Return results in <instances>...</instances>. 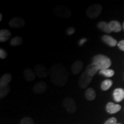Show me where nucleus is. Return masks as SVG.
<instances>
[{"mask_svg": "<svg viewBox=\"0 0 124 124\" xmlns=\"http://www.w3.org/2000/svg\"><path fill=\"white\" fill-rule=\"evenodd\" d=\"M48 75L52 82L59 87L64 86L68 82L69 78L67 69L60 63H55L51 67Z\"/></svg>", "mask_w": 124, "mask_h": 124, "instance_id": "nucleus-1", "label": "nucleus"}, {"mask_svg": "<svg viewBox=\"0 0 124 124\" xmlns=\"http://www.w3.org/2000/svg\"><path fill=\"white\" fill-rule=\"evenodd\" d=\"M91 63L95 64L100 71L109 69L111 65V61L110 58L106 56L101 54L94 56L92 59Z\"/></svg>", "mask_w": 124, "mask_h": 124, "instance_id": "nucleus-2", "label": "nucleus"}, {"mask_svg": "<svg viewBox=\"0 0 124 124\" xmlns=\"http://www.w3.org/2000/svg\"><path fill=\"white\" fill-rule=\"evenodd\" d=\"M53 13L57 17L62 18H69L72 15L71 10L67 7L63 5L56 6L53 9Z\"/></svg>", "mask_w": 124, "mask_h": 124, "instance_id": "nucleus-3", "label": "nucleus"}, {"mask_svg": "<svg viewBox=\"0 0 124 124\" xmlns=\"http://www.w3.org/2000/svg\"><path fill=\"white\" fill-rule=\"evenodd\" d=\"M102 7L100 4H94L90 5L87 9L86 14L87 17L90 18H97L101 13Z\"/></svg>", "mask_w": 124, "mask_h": 124, "instance_id": "nucleus-4", "label": "nucleus"}, {"mask_svg": "<svg viewBox=\"0 0 124 124\" xmlns=\"http://www.w3.org/2000/svg\"><path fill=\"white\" fill-rule=\"evenodd\" d=\"M63 105L65 109L69 113H74L77 110V105L73 98L67 97L64 99L63 101Z\"/></svg>", "mask_w": 124, "mask_h": 124, "instance_id": "nucleus-5", "label": "nucleus"}, {"mask_svg": "<svg viewBox=\"0 0 124 124\" xmlns=\"http://www.w3.org/2000/svg\"><path fill=\"white\" fill-rule=\"evenodd\" d=\"M93 78L87 73L86 71L82 72L79 79V86L81 89H85L92 81Z\"/></svg>", "mask_w": 124, "mask_h": 124, "instance_id": "nucleus-6", "label": "nucleus"}, {"mask_svg": "<svg viewBox=\"0 0 124 124\" xmlns=\"http://www.w3.org/2000/svg\"><path fill=\"white\" fill-rule=\"evenodd\" d=\"M25 22L23 18L20 17H15L9 21V27L13 28H21L24 27Z\"/></svg>", "mask_w": 124, "mask_h": 124, "instance_id": "nucleus-7", "label": "nucleus"}, {"mask_svg": "<svg viewBox=\"0 0 124 124\" xmlns=\"http://www.w3.org/2000/svg\"><path fill=\"white\" fill-rule=\"evenodd\" d=\"M35 72L36 76L41 79L46 78L48 74V71L46 68L41 64H37L35 66Z\"/></svg>", "mask_w": 124, "mask_h": 124, "instance_id": "nucleus-8", "label": "nucleus"}, {"mask_svg": "<svg viewBox=\"0 0 124 124\" xmlns=\"http://www.w3.org/2000/svg\"><path fill=\"white\" fill-rule=\"evenodd\" d=\"M47 89V85L45 82H39L33 87V92L37 94H41L44 93Z\"/></svg>", "mask_w": 124, "mask_h": 124, "instance_id": "nucleus-9", "label": "nucleus"}, {"mask_svg": "<svg viewBox=\"0 0 124 124\" xmlns=\"http://www.w3.org/2000/svg\"><path fill=\"white\" fill-rule=\"evenodd\" d=\"M83 67V63L80 60H77L74 62L71 66V71L74 75H77L79 74Z\"/></svg>", "mask_w": 124, "mask_h": 124, "instance_id": "nucleus-10", "label": "nucleus"}, {"mask_svg": "<svg viewBox=\"0 0 124 124\" xmlns=\"http://www.w3.org/2000/svg\"><path fill=\"white\" fill-rule=\"evenodd\" d=\"M121 108V106L118 104H115L113 102H108L106 105V109L107 112L109 114H115L118 112Z\"/></svg>", "mask_w": 124, "mask_h": 124, "instance_id": "nucleus-11", "label": "nucleus"}, {"mask_svg": "<svg viewBox=\"0 0 124 124\" xmlns=\"http://www.w3.org/2000/svg\"><path fill=\"white\" fill-rule=\"evenodd\" d=\"M113 97L116 102H121L124 99V89L118 88L114 90L113 92Z\"/></svg>", "mask_w": 124, "mask_h": 124, "instance_id": "nucleus-12", "label": "nucleus"}, {"mask_svg": "<svg viewBox=\"0 0 124 124\" xmlns=\"http://www.w3.org/2000/svg\"><path fill=\"white\" fill-rule=\"evenodd\" d=\"M24 76L25 79L27 82H32L35 79L36 75L35 71H33L29 68H27L24 70Z\"/></svg>", "mask_w": 124, "mask_h": 124, "instance_id": "nucleus-13", "label": "nucleus"}, {"mask_svg": "<svg viewBox=\"0 0 124 124\" xmlns=\"http://www.w3.org/2000/svg\"><path fill=\"white\" fill-rule=\"evenodd\" d=\"M12 76L11 74L7 73L3 75L0 79V87L8 86V85L11 82Z\"/></svg>", "mask_w": 124, "mask_h": 124, "instance_id": "nucleus-14", "label": "nucleus"}, {"mask_svg": "<svg viewBox=\"0 0 124 124\" xmlns=\"http://www.w3.org/2000/svg\"><path fill=\"white\" fill-rule=\"evenodd\" d=\"M102 40L110 46H115L118 44L117 40L109 35H103L102 37Z\"/></svg>", "mask_w": 124, "mask_h": 124, "instance_id": "nucleus-15", "label": "nucleus"}, {"mask_svg": "<svg viewBox=\"0 0 124 124\" xmlns=\"http://www.w3.org/2000/svg\"><path fill=\"white\" fill-rule=\"evenodd\" d=\"M11 36V32L8 29H3L0 31V41L1 43L8 41L9 39H10Z\"/></svg>", "mask_w": 124, "mask_h": 124, "instance_id": "nucleus-16", "label": "nucleus"}, {"mask_svg": "<svg viewBox=\"0 0 124 124\" xmlns=\"http://www.w3.org/2000/svg\"><path fill=\"white\" fill-rule=\"evenodd\" d=\"M110 28L111 32H119L121 31L122 27L121 25L118 21L113 20L108 23Z\"/></svg>", "mask_w": 124, "mask_h": 124, "instance_id": "nucleus-17", "label": "nucleus"}, {"mask_svg": "<svg viewBox=\"0 0 124 124\" xmlns=\"http://www.w3.org/2000/svg\"><path fill=\"white\" fill-rule=\"evenodd\" d=\"M98 71L99 70L98 69V68L93 63H91L90 64H88L86 67V70H85L87 73L92 77H94Z\"/></svg>", "mask_w": 124, "mask_h": 124, "instance_id": "nucleus-18", "label": "nucleus"}, {"mask_svg": "<svg viewBox=\"0 0 124 124\" xmlns=\"http://www.w3.org/2000/svg\"><path fill=\"white\" fill-rule=\"evenodd\" d=\"M98 28L101 31H103L106 33H110L111 32V31L109 25L105 21H100L97 24Z\"/></svg>", "mask_w": 124, "mask_h": 124, "instance_id": "nucleus-19", "label": "nucleus"}, {"mask_svg": "<svg viewBox=\"0 0 124 124\" xmlns=\"http://www.w3.org/2000/svg\"><path fill=\"white\" fill-rule=\"evenodd\" d=\"M85 97L88 101H93L96 97V93L95 90L93 88H89L85 91Z\"/></svg>", "mask_w": 124, "mask_h": 124, "instance_id": "nucleus-20", "label": "nucleus"}, {"mask_svg": "<svg viewBox=\"0 0 124 124\" xmlns=\"http://www.w3.org/2000/svg\"><path fill=\"white\" fill-rule=\"evenodd\" d=\"M23 43V38L20 36H15L10 40V46H19L21 45Z\"/></svg>", "mask_w": 124, "mask_h": 124, "instance_id": "nucleus-21", "label": "nucleus"}, {"mask_svg": "<svg viewBox=\"0 0 124 124\" xmlns=\"http://www.w3.org/2000/svg\"><path fill=\"white\" fill-rule=\"evenodd\" d=\"M113 85V82L110 79H106L102 82L101 88L103 91L108 90Z\"/></svg>", "mask_w": 124, "mask_h": 124, "instance_id": "nucleus-22", "label": "nucleus"}, {"mask_svg": "<svg viewBox=\"0 0 124 124\" xmlns=\"http://www.w3.org/2000/svg\"><path fill=\"white\" fill-rule=\"evenodd\" d=\"M99 73H100L101 75H103L105 77L110 78L113 77V76L114 75V71L113 70L107 69L100 71Z\"/></svg>", "mask_w": 124, "mask_h": 124, "instance_id": "nucleus-23", "label": "nucleus"}, {"mask_svg": "<svg viewBox=\"0 0 124 124\" xmlns=\"http://www.w3.org/2000/svg\"><path fill=\"white\" fill-rule=\"evenodd\" d=\"M10 92V87L8 86L0 87V98L2 99L7 96Z\"/></svg>", "mask_w": 124, "mask_h": 124, "instance_id": "nucleus-24", "label": "nucleus"}, {"mask_svg": "<svg viewBox=\"0 0 124 124\" xmlns=\"http://www.w3.org/2000/svg\"><path fill=\"white\" fill-rule=\"evenodd\" d=\"M20 124H34V122L32 118L25 117L21 120Z\"/></svg>", "mask_w": 124, "mask_h": 124, "instance_id": "nucleus-25", "label": "nucleus"}, {"mask_svg": "<svg viewBox=\"0 0 124 124\" xmlns=\"http://www.w3.org/2000/svg\"><path fill=\"white\" fill-rule=\"evenodd\" d=\"M75 29L74 28V27H70L66 29V33L67 35L71 36V35H73V34L75 33Z\"/></svg>", "mask_w": 124, "mask_h": 124, "instance_id": "nucleus-26", "label": "nucleus"}, {"mask_svg": "<svg viewBox=\"0 0 124 124\" xmlns=\"http://www.w3.org/2000/svg\"><path fill=\"white\" fill-rule=\"evenodd\" d=\"M117 120L115 117H111L110 118L108 119L104 124H117Z\"/></svg>", "mask_w": 124, "mask_h": 124, "instance_id": "nucleus-27", "label": "nucleus"}, {"mask_svg": "<svg viewBox=\"0 0 124 124\" xmlns=\"http://www.w3.org/2000/svg\"><path fill=\"white\" fill-rule=\"evenodd\" d=\"M8 54L7 51L5 50L4 49L1 48L0 49V58L1 59H4L7 57Z\"/></svg>", "mask_w": 124, "mask_h": 124, "instance_id": "nucleus-28", "label": "nucleus"}, {"mask_svg": "<svg viewBox=\"0 0 124 124\" xmlns=\"http://www.w3.org/2000/svg\"><path fill=\"white\" fill-rule=\"evenodd\" d=\"M87 41V38H82L80 39L79 41H78V45L79 46H82L86 43V41Z\"/></svg>", "mask_w": 124, "mask_h": 124, "instance_id": "nucleus-29", "label": "nucleus"}, {"mask_svg": "<svg viewBox=\"0 0 124 124\" xmlns=\"http://www.w3.org/2000/svg\"><path fill=\"white\" fill-rule=\"evenodd\" d=\"M118 46L121 50L124 51V40H122L118 43Z\"/></svg>", "mask_w": 124, "mask_h": 124, "instance_id": "nucleus-30", "label": "nucleus"}, {"mask_svg": "<svg viewBox=\"0 0 124 124\" xmlns=\"http://www.w3.org/2000/svg\"><path fill=\"white\" fill-rule=\"evenodd\" d=\"M2 14L1 13H0V22L2 21Z\"/></svg>", "mask_w": 124, "mask_h": 124, "instance_id": "nucleus-31", "label": "nucleus"}, {"mask_svg": "<svg viewBox=\"0 0 124 124\" xmlns=\"http://www.w3.org/2000/svg\"><path fill=\"white\" fill-rule=\"evenodd\" d=\"M123 28H124V23H123Z\"/></svg>", "mask_w": 124, "mask_h": 124, "instance_id": "nucleus-32", "label": "nucleus"}, {"mask_svg": "<svg viewBox=\"0 0 124 124\" xmlns=\"http://www.w3.org/2000/svg\"></svg>", "mask_w": 124, "mask_h": 124, "instance_id": "nucleus-33", "label": "nucleus"}]
</instances>
